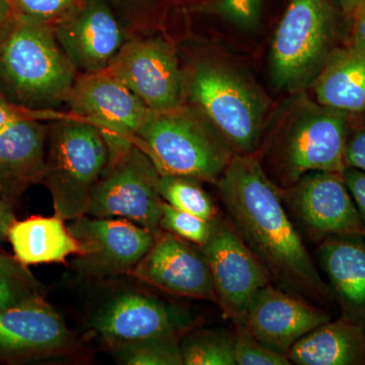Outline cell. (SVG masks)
<instances>
[{
    "mask_svg": "<svg viewBox=\"0 0 365 365\" xmlns=\"http://www.w3.org/2000/svg\"><path fill=\"white\" fill-rule=\"evenodd\" d=\"M330 319L324 307L269 283L253 295L235 322L264 345L287 356L300 338Z\"/></svg>",
    "mask_w": 365,
    "mask_h": 365,
    "instance_id": "ac0fdd59",
    "label": "cell"
},
{
    "mask_svg": "<svg viewBox=\"0 0 365 365\" xmlns=\"http://www.w3.org/2000/svg\"><path fill=\"white\" fill-rule=\"evenodd\" d=\"M79 74L51 24L14 14L0 43V93L36 111L66 105Z\"/></svg>",
    "mask_w": 365,
    "mask_h": 365,
    "instance_id": "7a4b0ae2",
    "label": "cell"
},
{
    "mask_svg": "<svg viewBox=\"0 0 365 365\" xmlns=\"http://www.w3.org/2000/svg\"><path fill=\"white\" fill-rule=\"evenodd\" d=\"M217 304L225 318L237 321L253 295L272 282L267 269L247 246L227 216L211 222L210 235L202 246Z\"/></svg>",
    "mask_w": 365,
    "mask_h": 365,
    "instance_id": "7c38bea8",
    "label": "cell"
},
{
    "mask_svg": "<svg viewBox=\"0 0 365 365\" xmlns=\"http://www.w3.org/2000/svg\"><path fill=\"white\" fill-rule=\"evenodd\" d=\"M287 357L297 365H365V327L330 319L300 338Z\"/></svg>",
    "mask_w": 365,
    "mask_h": 365,
    "instance_id": "7402d4cb",
    "label": "cell"
},
{
    "mask_svg": "<svg viewBox=\"0 0 365 365\" xmlns=\"http://www.w3.org/2000/svg\"><path fill=\"white\" fill-rule=\"evenodd\" d=\"M196 324L186 307L150 292L126 289L102 302L91 314L88 329L114 348L148 338H182Z\"/></svg>",
    "mask_w": 365,
    "mask_h": 365,
    "instance_id": "9c48e42d",
    "label": "cell"
},
{
    "mask_svg": "<svg viewBox=\"0 0 365 365\" xmlns=\"http://www.w3.org/2000/svg\"><path fill=\"white\" fill-rule=\"evenodd\" d=\"M69 115L71 113L36 111V110L26 109L21 106L14 104L0 93V129L16 122L26 121V120L51 122L68 117Z\"/></svg>",
    "mask_w": 365,
    "mask_h": 365,
    "instance_id": "1f68e13d",
    "label": "cell"
},
{
    "mask_svg": "<svg viewBox=\"0 0 365 365\" xmlns=\"http://www.w3.org/2000/svg\"><path fill=\"white\" fill-rule=\"evenodd\" d=\"M68 228L83 248L72 266L93 279L130 274L155 240L148 230L123 218L83 215Z\"/></svg>",
    "mask_w": 365,
    "mask_h": 365,
    "instance_id": "4fadbf2b",
    "label": "cell"
},
{
    "mask_svg": "<svg viewBox=\"0 0 365 365\" xmlns=\"http://www.w3.org/2000/svg\"><path fill=\"white\" fill-rule=\"evenodd\" d=\"M66 105L73 117L97 127L116 162L136 144L137 132L150 110L123 83L103 71L78 76Z\"/></svg>",
    "mask_w": 365,
    "mask_h": 365,
    "instance_id": "30bf717a",
    "label": "cell"
},
{
    "mask_svg": "<svg viewBox=\"0 0 365 365\" xmlns=\"http://www.w3.org/2000/svg\"><path fill=\"white\" fill-rule=\"evenodd\" d=\"M14 11L11 6L9 0H0V43L11 19H13Z\"/></svg>",
    "mask_w": 365,
    "mask_h": 365,
    "instance_id": "8d00e7d4",
    "label": "cell"
},
{
    "mask_svg": "<svg viewBox=\"0 0 365 365\" xmlns=\"http://www.w3.org/2000/svg\"><path fill=\"white\" fill-rule=\"evenodd\" d=\"M317 103L349 114L365 113V48L334 49L314 78Z\"/></svg>",
    "mask_w": 365,
    "mask_h": 365,
    "instance_id": "44dd1931",
    "label": "cell"
},
{
    "mask_svg": "<svg viewBox=\"0 0 365 365\" xmlns=\"http://www.w3.org/2000/svg\"><path fill=\"white\" fill-rule=\"evenodd\" d=\"M189 91L199 112L235 155H256L263 108L241 78L216 64H198L190 76Z\"/></svg>",
    "mask_w": 365,
    "mask_h": 365,
    "instance_id": "52a82bcc",
    "label": "cell"
},
{
    "mask_svg": "<svg viewBox=\"0 0 365 365\" xmlns=\"http://www.w3.org/2000/svg\"><path fill=\"white\" fill-rule=\"evenodd\" d=\"M49 122L26 120L0 129V198L14 208L45 177Z\"/></svg>",
    "mask_w": 365,
    "mask_h": 365,
    "instance_id": "d6986e66",
    "label": "cell"
},
{
    "mask_svg": "<svg viewBox=\"0 0 365 365\" xmlns=\"http://www.w3.org/2000/svg\"><path fill=\"white\" fill-rule=\"evenodd\" d=\"M343 177L353 197L356 207L359 209L360 218L364 227L365 239V172L346 168Z\"/></svg>",
    "mask_w": 365,
    "mask_h": 365,
    "instance_id": "d6a6232c",
    "label": "cell"
},
{
    "mask_svg": "<svg viewBox=\"0 0 365 365\" xmlns=\"http://www.w3.org/2000/svg\"><path fill=\"white\" fill-rule=\"evenodd\" d=\"M81 1L83 0H9L14 14L51 25L68 14Z\"/></svg>",
    "mask_w": 365,
    "mask_h": 365,
    "instance_id": "f546056e",
    "label": "cell"
},
{
    "mask_svg": "<svg viewBox=\"0 0 365 365\" xmlns=\"http://www.w3.org/2000/svg\"><path fill=\"white\" fill-rule=\"evenodd\" d=\"M281 198L312 242L331 237H362L364 227L351 193L340 173L309 172L287 188Z\"/></svg>",
    "mask_w": 365,
    "mask_h": 365,
    "instance_id": "8fae6325",
    "label": "cell"
},
{
    "mask_svg": "<svg viewBox=\"0 0 365 365\" xmlns=\"http://www.w3.org/2000/svg\"><path fill=\"white\" fill-rule=\"evenodd\" d=\"M44 295V287L28 266L0 249V313L33 297Z\"/></svg>",
    "mask_w": 365,
    "mask_h": 365,
    "instance_id": "484cf974",
    "label": "cell"
},
{
    "mask_svg": "<svg viewBox=\"0 0 365 365\" xmlns=\"http://www.w3.org/2000/svg\"><path fill=\"white\" fill-rule=\"evenodd\" d=\"M350 116L318 103L302 106L274 141L271 180L287 188L307 173L343 174Z\"/></svg>",
    "mask_w": 365,
    "mask_h": 365,
    "instance_id": "5b68a950",
    "label": "cell"
},
{
    "mask_svg": "<svg viewBox=\"0 0 365 365\" xmlns=\"http://www.w3.org/2000/svg\"><path fill=\"white\" fill-rule=\"evenodd\" d=\"M317 256L341 317L365 327L364 237L327 239L318 244Z\"/></svg>",
    "mask_w": 365,
    "mask_h": 365,
    "instance_id": "ffe728a7",
    "label": "cell"
},
{
    "mask_svg": "<svg viewBox=\"0 0 365 365\" xmlns=\"http://www.w3.org/2000/svg\"><path fill=\"white\" fill-rule=\"evenodd\" d=\"M351 20L352 31L350 43L365 48V0H360L359 6L352 14Z\"/></svg>",
    "mask_w": 365,
    "mask_h": 365,
    "instance_id": "836d02e7",
    "label": "cell"
},
{
    "mask_svg": "<svg viewBox=\"0 0 365 365\" xmlns=\"http://www.w3.org/2000/svg\"><path fill=\"white\" fill-rule=\"evenodd\" d=\"M108 163L109 150L97 127L71 114L49 122L42 184L51 194L55 215L66 222L86 215Z\"/></svg>",
    "mask_w": 365,
    "mask_h": 365,
    "instance_id": "277c9868",
    "label": "cell"
},
{
    "mask_svg": "<svg viewBox=\"0 0 365 365\" xmlns=\"http://www.w3.org/2000/svg\"><path fill=\"white\" fill-rule=\"evenodd\" d=\"M232 324L237 365H292L287 355L274 351L264 345L241 323L235 322Z\"/></svg>",
    "mask_w": 365,
    "mask_h": 365,
    "instance_id": "f1b7e54d",
    "label": "cell"
},
{
    "mask_svg": "<svg viewBox=\"0 0 365 365\" xmlns=\"http://www.w3.org/2000/svg\"><path fill=\"white\" fill-rule=\"evenodd\" d=\"M344 162L346 168L365 172V113L350 116Z\"/></svg>",
    "mask_w": 365,
    "mask_h": 365,
    "instance_id": "4dcf8cb0",
    "label": "cell"
},
{
    "mask_svg": "<svg viewBox=\"0 0 365 365\" xmlns=\"http://www.w3.org/2000/svg\"><path fill=\"white\" fill-rule=\"evenodd\" d=\"M160 228V230L170 232L197 246L202 247L210 235L211 222L174 207L163 201Z\"/></svg>",
    "mask_w": 365,
    "mask_h": 365,
    "instance_id": "83f0119b",
    "label": "cell"
},
{
    "mask_svg": "<svg viewBox=\"0 0 365 365\" xmlns=\"http://www.w3.org/2000/svg\"><path fill=\"white\" fill-rule=\"evenodd\" d=\"M52 26L79 76L105 71L126 43L123 26L104 0H83Z\"/></svg>",
    "mask_w": 365,
    "mask_h": 365,
    "instance_id": "e0dca14e",
    "label": "cell"
},
{
    "mask_svg": "<svg viewBox=\"0 0 365 365\" xmlns=\"http://www.w3.org/2000/svg\"><path fill=\"white\" fill-rule=\"evenodd\" d=\"M335 30L334 0H292L271 49L274 83L295 91L314 81L334 50Z\"/></svg>",
    "mask_w": 365,
    "mask_h": 365,
    "instance_id": "8992f818",
    "label": "cell"
},
{
    "mask_svg": "<svg viewBox=\"0 0 365 365\" xmlns=\"http://www.w3.org/2000/svg\"><path fill=\"white\" fill-rule=\"evenodd\" d=\"M180 337L148 338L111 348L117 361L127 365H182Z\"/></svg>",
    "mask_w": 365,
    "mask_h": 365,
    "instance_id": "4316f807",
    "label": "cell"
},
{
    "mask_svg": "<svg viewBox=\"0 0 365 365\" xmlns=\"http://www.w3.org/2000/svg\"><path fill=\"white\" fill-rule=\"evenodd\" d=\"M14 209L0 198V246L7 241L9 227L16 220Z\"/></svg>",
    "mask_w": 365,
    "mask_h": 365,
    "instance_id": "e575fe53",
    "label": "cell"
},
{
    "mask_svg": "<svg viewBox=\"0 0 365 365\" xmlns=\"http://www.w3.org/2000/svg\"><path fill=\"white\" fill-rule=\"evenodd\" d=\"M360 0H336L341 11L345 14L347 18L351 19L353 13L359 6Z\"/></svg>",
    "mask_w": 365,
    "mask_h": 365,
    "instance_id": "74e56055",
    "label": "cell"
},
{
    "mask_svg": "<svg viewBox=\"0 0 365 365\" xmlns=\"http://www.w3.org/2000/svg\"><path fill=\"white\" fill-rule=\"evenodd\" d=\"M136 144L160 175L202 182L216 184L235 155L202 114L182 105L150 112L137 132Z\"/></svg>",
    "mask_w": 365,
    "mask_h": 365,
    "instance_id": "3957f363",
    "label": "cell"
},
{
    "mask_svg": "<svg viewBox=\"0 0 365 365\" xmlns=\"http://www.w3.org/2000/svg\"><path fill=\"white\" fill-rule=\"evenodd\" d=\"M131 276L165 294L217 304L202 247L160 230Z\"/></svg>",
    "mask_w": 365,
    "mask_h": 365,
    "instance_id": "2e32d148",
    "label": "cell"
},
{
    "mask_svg": "<svg viewBox=\"0 0 365 365\" xmlns=\"http://www.w3.org/2000/svg\"><path fill=\"white\" fill-rule=\"evenodd\" d=\"M227 216L278 287L326 306L332 290L292 222L280 187L256 155H234L217 182Z\"/></svg>",
    "mask_w": 365,
    "mask_h": 365,
    "instance_id": "6da1fadb",
    "label": "cell"
},
{
    "mask_svg": "<svg viewBox=\"0 0 365 365\" xmlns=\"http://www.w3.org/2000/svg\"><path fill=\"white\" fill-rule=\"evenodd\" d=\"M137 96L150 112L176 109L182 105L184 79L176 53L160 39L125 43L105 69Z\"/></svg>",
    "mask_w": 365,
    "mask_h": 365,
    "instance_id": "9a60e30c",
    "label": "cell"
},
{
    "mask_svg": "<svg viewBox=\"0 0 365 365\" xmlns=\"http://www.w3.org/2000/svg\"><path fill=\"white\" fill-rule=\"evenodd\" d=\"M201 182L188 177L160 175L158 191L170 205L212 222L220 213Z\"/></svg>",
    "mask_w": 365,
    "mask_h": 365,
    "instance_id": "d4e9b609",
    "label": "cell"
},
{
    "mask_svg": "<svg viewBox=\"0 0 365 365\" xmlns=\"http://www.w3.org/2000/svg\"><path fill=\"white\" fill-rule=\"evenodd\" d=\"M182 365H237L234 333L218 329H191L181 342Z\"/></svg>",
    "mask_w": 365,
    "mask_h": 365,
    "instance_id": "cb8c5ba5",
    "label": "cell"
},
{
    "mask_svg": "<svg viewBox=\"0 0 365 365\" xmlns=\"http://www.w3.org/2000/svg\"><path fill=\"white\" fill-rule=\"evenodd\" d=\"M76 349L73 334L44 295L0 313V362L21 364L60 359Z\"/></svg>",
    "mask_w": 365,
    "mask_h": 365,
    "instance_id": "5bb4252c",
    "label": "cell"
},
{
    "mask_svg": "<svg viewBox=\"0 0 365 365\" xmlns=\"http://www.w3.org/2000/svg\"><path fill=\"white\" fill-rule=\"evenodd\" d=\"M228 9L241 19H250L257 9L258 0H225Z\"/></svg>",
    "mask_w": 365,
    "mask_h": 365,
    "instance_id": "d590c367",
    "label": "cell"
},
{
    "mask_svg": "<svg viewBox=\"0 0 365 365\" xmlns=\"http://www.w3.org/2000/svg\"><path fill=\"white\" fill-rule=\"evenodd\" d=\"M160 173L137 144L108 165L91 191L86 215L123 218L151 234L160 232L163 198Z\"/></svg>",
    "mask_w": 365,
    "mask_h": 365,
    "instance_id": "ba28073f",
    "label": "cell"
},
{
    "mask_svg": "<svg viewBox=\"0 0 365 365\" xmlns=\"http://www.w3.org/2000/svg\"><path fill=\"white\" fill-rule=\"evenodd\" d=\"M14 257L26 266L40 264H66L67 258L81 254L83 248L71 234L66 220L54 215L51 217L34 215L14 220L7 234Z\"/></svg>",
    "mask_w": 365,
    "mask_h": 365,
    "instance_id": "603a6c76",
    "label": "cell"
}]
</instances>
